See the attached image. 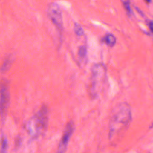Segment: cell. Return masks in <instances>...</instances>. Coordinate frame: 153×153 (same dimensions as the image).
<instances>
[{
    "label": "cell",
    "instance_id": "5bb4252c",
    "mask_svg": "<svg viewBox=\"0 0 153 153\" xmlns=\"http://www.w3.org/2000/svg\"><path fill=\"white\" fill-rule=\"evenodd\" d=\"M151 1H152V0H145V2H146V3H148V4L151 3Z\"/></svg>",
    "mask_w": 153,
    "mask_h": 153
},
{
    "label": "cell",
    "instance_id": "ba28073f",
    "mask_svg": "<svg viewBox=\"0 0 153 153\" xmlns=\"http://www.w3.org/2000/svg\"><path fill=\"white\" fill-rule=\"evenodd\" d=\"M11 64H12V58L11 56H8L4 60L0 68V71L2 72H7L10 68V66Z\"/></svg>",
    "mask_w": 153,
    "mask_h": 153
},
{
    "label": "cell",
    "instance_id": "3957f363",
    "mask_svg": "<svg viewBox=\"0 0 153 153\" xmlns=\"http://www.w3.org/2000/svg\"><path fill=\"white\" fill-rule=\"evenodd\" d=\"M106 68L102 63L94 64L91 68V76L89 85V93L92 97L97 96L98 91L105 82Z\"/></svg>",
    "mask_w": 153,
    "mask_h": 153
},
{
    "label": "cell",
    "instance_id": "5b68a950",
    "mask_svg": "<svg viewBox=\"0 0 153 153\" xmlns=\"http://www.w3.org/2000/svg\"><path fill=\"white\" fill-rule=\"evenodd\" d=\"M48 16L52 23L60 32L63 30V18L59 6L54 2L49 4L48 7Z\"/></svg>",
    "mask_w": 153,
    "mask_h": 153
},
{
    "label": "cell",
    "instance_id": "7c38bea8",
    "mask_svg": "<svg viewBox=\"0 0 153 153\" xmlns=\"http://www.w3.org/2000/svg\"><path fill=\"white\" fill-rule=\"evenodd\" d=\"M87 54V48L85 45H81L78 48V55L81 58H84Z\"/></svg>",
    "mask_w": 153,
    "mask_h": 153
},
{
    "label": "cell",
    "instance_id": "8992f818",
    "mask_svg": "<svg viewBox=\"0 0 153 153\" xmlns=\"http://www.w3.org/2000/svg\"><path fill=\"white\" fill-rule=\"evenodd\" d=\"M74 130V124L72 121H69L64 130L63 134L59 142L56 153H65L70 138Z\"/></svg>",
    "mask_w": 153,
    "mask_h": 153
},
{
    "label": "cell",
    "instance_id": "6da1fadb",
    "mask_svg": "<svg viewBox=\"0 0 153 153\" xmlns=\"http://www.w3.org/2000/svg\"><path fill=\"white\" fill-rule=\"evenodd\" d=\"M131 121V111L126 103L118 104L112 110L109 126V139L115 142L128 128Z\"/></svg>",
    "mask_w": 153,
    "mask_h": 153
},
{
    "label": "cell",
    "instance_id": "52a82bcc",
    "mask_svg": "<svg viewBox=\"0 0 153 153\" xmlns=\"http://www.w3.org/2000/svg\"><path fill=\"white\" fill-rule=\"evenodd\" d=\"M102 41L108 46L112 47L116 44V38L114 35L108 33L102 38Z\"/></svg>",
    "mask_w": 153,
    "mask_h": 153
},
{
    "label": "cell",
    "instance_id": "4fadbf2b",
    "mask_svg": "<svg viewBox=\"0 0 153 153\" xmlns=\"http://www.w3.org/2000/svg\"><path fill=\"white\" fill-rule=\"evenodd\" d=\"M148 25L149 28L151 30V31L153 33V21L152 20L149 21L148 23Z\"/></svg>",
    "mask_w": 153,
    "mask_h": 153
},
{
    "label": "cell",
    "instance_id": "30bf717a",
    "mask_svg": "<svg viewBox=\"0 0 153 153\" xmlns=\"http://www.w3.org/2000/svg\"><path fill=\"white\" fill-rule=\"evenodd\" d=\"M7 140L5 137H2L1 141V148L0 152L1 153H6L7 149Z\"/></svg>",
    "mask_w": 153,
    "mask_h": 153
},
{
    "label": "cell",
    "instance_id": "8fae6325",
    "mask_svg": "<svg viewBox=\"0 0 153 153\" xmlns=\"http://www.w3.org/2000/svg\"><path fill=\"white\" fill-rule=\"evenodd\" d=\"M123 4V5L127 11L128 14H130L131 13V9L130 7V0H121Z\"/></svg>",
    "mask_w": 153,
    "mask_h": 153
},
{
    "label": "cell",
    "instance_id": "9c48e42d",
    "mask_svg": "<svg viewBox=\"0 0 153 153\" xmlns=\"http://www.w3.org/2000/svg\"><path fill=\"white\" fill-rule=\"evenodd\" d=\"M74 29L75 33L78 36H82L84 34V29L79 23H75Z\"/></svg>",
    "mask_w": 153,
    "mask_h": 153
},
{
    "label": "cell",
    "instance_id": "277c9868",
    "mask_svg": "<svg viewBox=\"0 0 153 153\" xmlns=\"http://www.w3.org/2000/svg\"><path fill=\"white\" fill-rule=\"evenodd\" d=\"M10 97L8 82L4 79L0 82V117L2 120H4L7 115Z\"/></svg>",
    "mask_w": 153,
    "mask_h": 153
},
{
    "label": "cell",
    "instance_id": "7a4b0ae2",
    "mask_svg": "<svg viewBox=\"0 0 153 153\" xmlns=\"http://www.w3.org/2000/svg\"><path fill=\"white\" fill-rule=\"evenodd\" d=\"M48 121V111L45 105H42L38 112L30 119L27 124L29 134L32 137H37L47 129Z\"/></svg>",
    "mask_w": 153,
    "mask_h": 153
}]
</instances>
